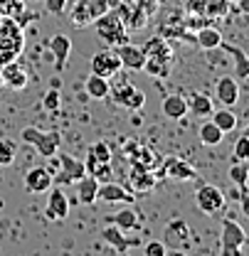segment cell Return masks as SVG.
Masks as SVG:
<instances>
[{
  "label": "cell",
  "mask_w": 249,
  "mask_h": 256,
  "mask_svg": "<svg viewBox=\"0 0 249 256\" xmlns=\"http://www.w3.org/2000/svg\"><path fill=\"white\" fill-rule=\"evenodd\" d=\"M20 138H23L28 146H32L42 158H55V156H57V150H60V140H62L57 130L45 133V130H40V128H35V126L23 128Z\"/></svg>",
  "instance_id": "6da1fadb"
},
{
  "label": "cell",
  "mask_w": 249,
  "mask_h": 256,
  "mask_svg": "<svg viewBox=\"0 0 249 256\" xmlns=\"http://www.w3.org/2000/svg\"><path fill=\"white\" fill-rule=\"evenodd\" d=\"M92 25H94V30H96V34H99V40H104L106 44L119 47V44H124L126 40H128L124 20H121L116 12H104L101 18L94 20Z\"/></svg>",
  "instance_id": "7a4b0ae2"
},
{
  "label": "cell",
  "mask_w": 249,
  "mask_h": 256,
  "mask_svg": "<svg viewBox=\"0 0 249 256\" xmlns=\"http://www.w3.org/2000/svg\"><path fill=\"white\" fill-rule=\"evenodd\" d=\"M244 244H247V232L242 229V224L224 217L222 220V229H219V249H222V254L239 256Z\"/></svg>",
  "instance_id": "3957f363"
},
{
  "label": "cell",
  "mask_w": 249,
  "mask_h": 256,
  "mask_svg": "<svg viewBox=\"0 0 249 256\" xmlns=\"http://www.w3.org/2000/svg\"><path fill=\"white\" fill-rule=\"evenodd\" d=\"M109 162H111V150H109V146H106L104 140H96L92 148H89V153H87V162H84L87 172L94 175L99 182H104V180L111 178Z\"/></svg>",
  "instance_id": "277c9868"
},
{
  "label": "cell",
  "mask_w": 249,
  "mask_h": 256,
  "mask_svg": "<svg viewBox=\"0 0 249 256\" xmlns=\"http://www.w3.org/2000/svg\"><path fill=\"white\" fill-rule=\"evenodd\" d=\"M192 242V229L185 220H170L163 229V244L168 246V252H185L190 249Z\"/></svg>",
  "instance_id": "5b68a950"
},
{
  "label": "cell",
  "mask_w": 249,
  "mask_h": 256,
  "mask_svg": "<svg viewBox=\"0 0 249 256\" xmlns=\"http://www.w3.org/2000/svg\"><path fill=\"white\" fill-rule=\"evenodd\" d=\"M104 12H109L106 0H72V22L77 28L92 25L94 20L101 18Z\"/></svg>",
  "instance_id": "8992f818"
},
{
  "label": "cell",
  "mask_w": 249,
  "mask_h": 256,
  "mask_svg": "<svg viewBox=\"0 0 249 256\" xmlns=\"http://www.w3.org/2000/svg\"><path fill=\"white\" fill-rule=\"evenodd\" d=\"M109 96L128 111H141L143 104H146V94L138 92L131 82H119L116 86H109Z\"/></svg>",
  "instance_id": "52a82bcc"
},
{
  "label": "cell",
  "mask_w": 249,
  "mask_h": 256,
  "mask_svg": "<svg viewBox=\"0 0 249 256\" xmlns=\"http://www.w3.org/2000/svg\"><path fill=\"white\" fill-rule=\"evenodd\" d=\"M224 202H227L224 192L219 190V188H215V185H200L197 192H195V204L205 214H217V212H222L224 210Z\"/></svg>",
  "instance_id": "ba28073f"
},
{
  "label": "cell",
  "mask_w": 249,
  "mask_h": 256,
  "mask_svg": "<svg viewBox=\"0 0 249 256\" xmlns=\"http://www.w3.org/2000/svg\"><path fill=\"white\" fill-rule=\"evenodd\" d=\"M96 200H101V202H106V204H131L136 197H133V192L128 190V188H124V185L111 182V180H104V182H99Z\"/></svg>",
  "instance_id": "9c48e42d"
},
{
  "label": "cell",
  "mask_w": 249,
  "mask_h": 256,
  "mask_svg": "<svg viewBox=\"0 0 249 256\" xmlns=\"http://www.w3.org/2000/svg\"><path fill=\"white\" fill-rule=\"evenodd\" d=\"M25 190L32 192V194H42V192H47L52 185H55V175L47 170V168H42V165H37V168H30L28 172H25Z\"/></svg>",
  "instance_id": "30bf717a"
},
{
  "label": "cell",
  "mask_w": 249,
  "mask_h": 256,
  "mask_svg": "<svg viewBox=\"0 0 249 256\" xmlns=\"http://www.w3.org/2000/svg\"><path fill=\"white\" fill-rule=\"evenodd\" d=\"M121 69H124V66H121V60H119L116 52H106V50H104V52H96L92 57V74L111 79V76H116Z\"/></svg>",
  "instance_id": "8fae6325"
},
{
  "label": "cell",
  "mask_w": 249,
  "mask_h": 256,
  "mask_svg": "<svg viewBox=\"0 0 249 256\" xmlns=\"http://www.w3.org/2000/svg\"><path fill=\"white\" fill-rule=\"evenodd\" d=\"M50 197H47V210H45V214H47V220H52V222H62L69 217V200H67V194H64L62 188H50Z\"/></svg>",
  "instance_id": "7c38bea8"
},
{
  "label": "cell",
  "mask_w": 249,
  "mask_h": 256,
  "mask_svg": "<svg viewBox=\"0 0 249 256\" xmlns=\"http://www.w3.org/2000/svg\"><path fill=\"white\" fill-rule=\"evenodd\" d=\"M116 54H119V60H121V66L131 69V72H141L143 64H146L143 47H136V44H131V42L119 44V47H116Z\"/></svg>",
  "instance_id": "4fadbf2b"
},
{
  "label": "cell",
  "mask_w": 249,
  "mask_h": 256,
  "mask_svg": "<svg viewBox=\"0 0 249 256\" xmlns=\"http://www.w3.org/2000/svg\"><path fill=\"white\" fill-rule=\"evenodd\" d=\"M215 98H217L222 106H234L239 101V84L234 76H219L215 82Z\"/></svg>",
  "instance_id": "5bb4252c"
},
{
  "label": "cell",
  "mask_w": 249,
  "mask_h": 256,
  "mask_svg": "<svg viewBox=\"0 0 249 256\" xmlns=\"http://www.w3.org/2000/svg\"><path fill=\"white\" fill-rule=\"evenodd\" d=\"M87 175V168L79 158H72V156H60V175L55 178L57 182H77L79 178Z\"/></svg>",
  "instance_id": "9a60e30c"
},
{
  "label": "cell",
  "mask_w": 249,
  "mask_h": 256,
  "mask_svg": "<svg viewBox=\"0 0 249 256\" xmlns=\"http://www.w3.org/2000/svg\"><path fill=\"white\" fill-rule=\"evenodd\" d=\"M101 239H104L114 252H119V254H126L131 246H136V244H138V242H133V239H126V232H121L116 224L104 226V229H101Z\"/></svg>",
  "instance_id": "2e32d148"
},
{
  "label": "cell",
  "mask_w": 249,
  "mask_h": 256,
  "mask_svg": "<svg viewBox=\"0 0 249 256\" xmlns=\"http://www.w3.org/2000/svg\"><path fill=\"white\" fill-rule=\"evenodd\" d=\"M160 111H163L165 118H170V121H180V118H185V114H187V98L185 96H180V94L163 96Z\"/></svg>",
  "instance_id": "e0dca14e"
},
{
  "label": "cell",
  "mask_w": 249,
  "mask_h": 256,
  "mask_svg": "<svg viewBox=\"0 0 249 256\" xmlns=\"http://www.w3.org/2000/svg\"><path fill=\"white\" fill-rule=\"evenodd\" d=\"M0 69H3V82L10 86V89H15V92H20V89H25L28 86V74L20 69V64L15 62H5L0 64Z\"/></svg>",
  "instance_id": "ac0fdd59"
},
{
  "label": "cell",
  "mask_w": 249,
  "mask_h": 256,
  "mask_svg": "<svg viewBox=\"0 0 249 256\" xmlns=\"http://www.w3.org/2000/svg\"><path fill=\"white\" fill-rule=\"evenodd\" d=\"M219 47L234 60V79H247L249 76V54L247 52L239 50V47H234V44H227L224 40H222Z\"/></svg>",
  "instance_id": "d6986e66"
},
{
  "label": "cell",
  "mask_w": 249,
  "mask_h": 256,
  "mask_svg": "<svg viewBox=\"0 0 249 256\" xmlns=\"http://www.w3.org/2000/svg\"><path fill=\"white\" fill-rule=\"evenodd\" d=\"M96 192H99V180L94 175H84L77 180V202L79 204H94L96 202Z\"/></svg>",
  "instance_id": "ffe728a7"
},
{
  "label": "cell",
  "mask_w": 249,
  "mask_h": 256,
  "mask_svg": "<svg viewBox=\"0 0 249 256\" xmlns=\"http://www.w3.org/2000/svg\"><path fill=\"white\" fill-rule=\"evenodd\" d=\"M212 111H215V106H212V98L207 94L195 92V94L187 96V114H192L197 118H210Z\"/></svg>",
  "instance_id": "44dd1931"
},
{
  "label": "cell",
  "mask_w": 249,
  "mask_h": 256,
  "mask_svg": "<svg viewBox=\"0 0 249 256\" xmlns=\"http://www.w3.org/2000/svg\"><path fill=\"white\" fill-rule=\"evenodd\" d=\"M163 170L168 172V178L180 180V182H187V180H195V178H197V175H195V168L178 158H168L163 162Z\"/></svg>",
  "instance_id": "7402d4cb"
},
{
  "label": "cell",
  "mask_w": 249,
  "mask_h": 256,
  "mask_svg": "<svg viewBox=\"0 0 249 256\" xmlns=\"http://www.w3.org/2000/svg\"><path fill=\"white\" fill-rule=\"evenodd\" d=\"M109 86H111L109 79L106 76H99V74H89L84 79V92L94 101H106L109 98Z\"/></svg>",
  "instance_id": "603a6c76"
},
{
  "label": "cell",
  "mask_w": 249,
  "mask_h": 256,
  "mask_svg": "<svg viewBox=\"0 0 249 256\" xmlns=\"http://www.w3.org/2000/svg\"><path fill=\"white\" fill-rule=\"evenodd\" d=\"M47 47H50V52H52V57H55L57 66L62 69L64 62L69 60V52H72V40H69L67 34H52Z\"/></svg>",
  "instance_id": "cb8c5ba5"
},
{
  "label": "cell",
  "mask_w": 249,
  "mask_h": 256,
  "mask_svg": "<svg viewBox=\"0 0 249 256\" xmlns=\"http://www.w3.org/2000/svg\"><path fill=\"white\" fill-rule=\"evenodd\" d=\"M210 118H212V124L222 130V133H232L234 128H237V114L229 108V106H222V108H217V111H212L210 114Z\"/></svg>",
  "instance_id": "d4e9b609"
},
{
  "label": "cell",
  "mask_w": 249,
  "mask_h": 256,
  "mask_svg": "<svg viewBox=\"0 0 249 256\" xmlns=\"http://www.w3.org/2000/svg\"><path fill=\"white\" fill-rule=\"evenodd\" d=\"M195 42H197V47H202V50H217L219 44H222V32H219L217 28L205 25V28H200V30L195 32Z\"/></svg>",
  "instance_id": "484cf974"
},
{
  "label": "cell",
  "mask_w": 249,
  "mask_h": 256,
  "mask_svg": "<svg viewBox=\"0 0 249 256\" xmlns=\"http://www.w3.org/2000/svg\"><path fill=\"white\" fill-rule=\"evenodd\" d=\"M146 57H153V60H163V62H170L173 60V50L168 47V42L163 37H153L148 40V44L143 47Z\"/></svg>",
  "instance_id": "4316f807"
},
{
  "label": "cell",
  "mask_w": 249,
  "mask_h": 256,
  "mask_svg": "<svg viewBox=\"0 0 249 256\" xmlns=\"http://www.w3.org/2000/svg\"><path fill=\"white\" fill-rule=\"evenodd\" d=\"M131 185H133V190L136 192L151 190V188L156 185V178H153V172H151V170H146V168L136 165V168L131 170Z\"/></svg>",
  "instance_id": "83f0119b"
},
{
  "label": "cell",
  "mask_w": 249,
  "mask_h": 256,
  "mask_svg": "<svg viewBox=\"0 0 249 256\" xmlns=\"http://www.w3.org/2000/svg\"><path fill=\"white\" fill-rule=\"evenodd\" d=\"M111 224H116L121 232H133V229H138V214L131 207H124L116 214H111Z\"/></svg>",
  "instance_id": "f1b7e54d"
},
{
  "label": "cell",
  "mask_w": 249,
  "mask_h": 256,
  "mask_svg": "<svg viewBox=\"0 0 249 256\" xmlns=\"http://www.w3.org/2000/svg\"><path fill=\"white\" fill-rule=\"evenodd\" d=\"M197 136H200V143H202V146H219V143L224 140V133H222L212 121H205V124L200 126V130H197Z\"/></svg>",
  "instance_id": "f546056e"
},
{
  "label": "cell",
  "mask_w": 249,
  "mask_h": 256,
  "mask_svg": "<svg viewBox=\"0 0 249 256\" xmlns=\"http://www.w3.org/2000/svg\"><path fill=\"white\" fill-rule=\"evenodd\" d=\"M227 175H229V180H232L237 188H247V182H249V162H244V160H234V162L229 165Z\"/></svg>",
  "instance_id": "4dcf8cb0"
},
{
  "label": "cell",
  "mask_w": 249,
  "mask_h": 256,
  "mask_svg": "<svg viewBox=\"0 0 249 256\" xmlns=\"http://www.w3.org/2000/svg\"><path fill=\"white\" fill-rule=\"evenodd\" d=\"M25 12V2L23 0H0V15L3 18H20Z\"/></svg>",
  "instance_id": "1f68e13d"
},
{
  "label": "cell",
  "mask_w": 249,
  "mask_h": 256,
  "mask_svg": "<svg viewBox=\"0 0 249 256\" xmlns=\"http://www.w3.org/2000/svg\"><path fill=\"white\" fill-rule=\"evenodd\" d=\"M18 156V146H15V140H10V138H0V168H5V165H10L13 160Z\"/></svg>",
  "instance_id": "d6a6232c"
},
{
  "label": "cell",
  "mask_w": 249,
  "mask_h": 256,
  "mask_svg": "<svg viewBox=\"0 0 249 256\" xmlns=\"http://www.w3.org/2000/svg\"><path fill=\"white\" fill-rule=\"evenodd\" d=\"M143 69H146L148 74H153V76H168V74H170L168 62H163V60H153V57H146Z\"/></svg>",
  "instance_id": "836d02e7"
},
{
  "label": "cell",
  "mask_w": 249,
  "mask_h": 256,
  "mask_svg": "<svg viewBox=\"0 0 249 256\" xmlns=\"http://www.w3.org/2000/svg\"><path fill=\"white\" fill-rule=\"evenodd\" d=\"M234 160H244L249 162V138L242 133V138H237V143H234Z\"/></svg>",
  "instance_id": "e575fe53"
},
{
  "label": "cell",
  "mask_w": 249,
  "mask_h": 256,
  "mask_svg": "<svg viewBox=\"0 0 249 256\" xmlns=\"http://www.w3.org/2000/svg\"><path fill=\"white\" fill-rule=\"evenodd\" d=\"M143 254L146 256H165L168 254V246H165L163 242H156V239H153V242H146V244H143Z\"/></svg>",
  "instance_id": "d590c367"
},
{
  "label": "cell",
  "mask_w": 249,
  "mask_h": 256,
  "mask_svg": "<svg viewBox=\"0 0 249 256\" xmlns=\"http://www.w3.org/2000/svg\"><path fill=\"white\" fill-rule=\"evenodd\" d=\"M42 106H45L47 111H57V108H60V92H57V89H50L47 94L42 96Z\"/></svg>",
  "instance_id": "8d00e7d4"
},
{
  "label": "cell",
  "mask_w": 249,
  "mask_h": 256,
  "mask_svg": "<svg viewBox=\"0 0 249 256\" xmlns=\"http://www.w3.org/2000/svg\"><path fill=\"white\" fill-rule=\"evenodd\" d=\"M67 2H69V0H45V8H47V12H52V15H62L64 10H67Z\"/></svg>",
  "instance_id": "74e56055"
},
{
  "label": "cell",
  "mask_w": 249,
  "mask_h": 256,
  "mask_svg": "<svg viewBox=\"0 0 249 256\" xmlns=\"http://www.w3.org/2000/svg\"><path fill=\"white\" fill-rule=\"evenodd\" d=\"M227 5H229L227 0H212V2H207L205 8H207L210 15H224V12H227Z\"/></svg>",
  "instance_id": "f35d334b"
},
{
  "label": "cell",
  "mask_w": 249,
  "mask_h": 256,
  "mask_svg": "<svg viewBox=\"0 0 249 256\" xmlns=\"http://www.w3.org/2000/svg\"><path fill=\"white\" fill-rule=\"evenodd\" d=\"M239 210H242V214L249 220V192H244V194L239 197Z\"/></svg>",
  "instance_id": "ab89813d"
},
{
  "label": "cell",
  "mask_w": 249,
  "mask_h": 256,
  "mask_svg": "<svg viewBox=\"0 0 249 256\" xmlns=\"http://www.w3.org/2000/svg\"><path fill=\"white\" fill-rule=\"evenodd\" d=\"M237 8L242 15H249V0H237Z\"/></svg>",
  "instance_id": "60d3db41"
},
{
  "label": "cell",
  "mask_w": 249,
  "mask_h": 256,
  "mask_svg": "<svg viewBox=\"0 0 249 256\" xmlns=\"http://www.w3.org/2000/svg\"><path fill=\"white\" fill-rule=\"evenodd\" d=\"M3 84H5V82H3V69H0V86H3Z\"/></svg>",
  "instance_id": "b9f144b4"
},
{
  "label": "cell",
  "mask_w": 249,
  "mask_h": 256,
  "mask_svg": "<svg viewBox=\"0 0 249 256\" xmlns=\"http://www.w3.org/2000/svg\"><path fill=\"white\" fill-rule=\"evenodd\" d=\"M244 136H247V138H249V124H247V128H244Z\"/></svg>",
  "instance_id": "7bdbcfd3"
},
{
  "label": "cell",
  "mask_w": 249,
  "mask_h": 256,
  "mask_svg": "<svg viewBox=\"0 0 249 256\" xmlns=\"http://www.w3.org/2000/svg\"><path fill=\"white\" fill-rule=\"evenodd\" d=\"M247 18H249V15H247ZM247 22H249V20H247Z\"/></svg>",
  "instance_id": "ee69618b"
}]
</instances>
